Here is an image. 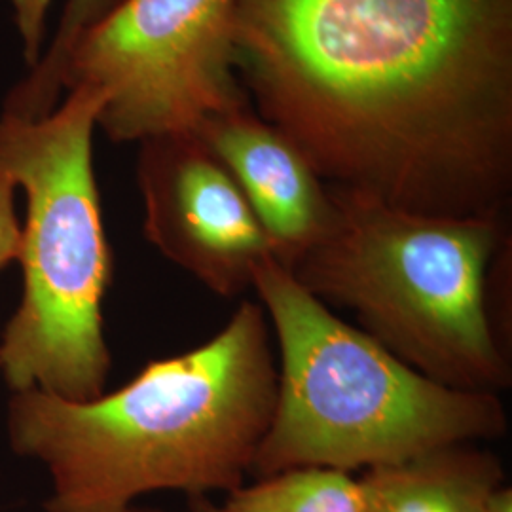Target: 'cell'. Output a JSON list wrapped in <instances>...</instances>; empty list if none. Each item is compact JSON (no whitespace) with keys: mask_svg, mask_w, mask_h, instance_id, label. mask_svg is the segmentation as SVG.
<instances>
[{"mask_svg":"<svg viewBox=\"0 0 512 512\" xmlns=\"http://www.w3.org/2000/svg\"><path fill=\"white\" fill-rule=\"evenodd\" d=\"M236 69L327 186L509 215L512 0H236Z\"/></svg>","mask_w":512,"mask_h":512,"instance_id":"1","label":"cell"},{"mask_svg":"<svg viewBox=\"0 0 512 512\" xmlns=\"http://www.w3.org/2000/svg\"><path fill=\"white\" fill-rule=\"evenodd\" d=\"M270 321L241 302L211 340L150 361L129 384L90 401L40 389L8 406L14 452L42 461L48 512H126L152 492H234L251 473L277 399Z\"/></svg>","mask_w":512,"mask_h":512,"instance_id":"2","label":"cell"},{"mask_svg":"<svg viewBox=\"0 0 512 512\" xmlns=\"http://www.w3.org/2000/svg\"><path fill=\"white\" fill-rule=\"evenodd\" d=\"M253 291L279 346L272 423L256 450V478L294 467L353 473L450 444L503 437L497 393L439 384L342 321L275 258Z\"/></svg>","mask_w":512,"mask_h":512,"instance_id":"3","label":"cell"},{"mask_svg":"<svg viewBox=\"0 0 512 512\" xmlns=\"http://www.w3.org/2000/svg\"><path fill=\"white\" fill-rule=\"evenodd\" d=\"M329 230L291 270L325 306L442 385L501 393L511 353L495 336L486 279L509 215L435 217L329 186Z\"/></svg>","mask_w":512,"mask_h":512,"instance_id":"4","label":"cell"},{"mask_svg":"<svg viewBox=\"0 0 512 512\" xmlns=\"http://www.w3.org/2000/svg\"><path fill=\"white\" fill-rule=\"evenodd\" d=\"M101 107V93L74 86L37 120L0 114V177L27 200L23 300L0 342V370L16 393L67 401L105 393L112 361L101 306L112 253L93 169Z\"/></svg>","mask_w":512,"mask_h":512,"instance_id":"5","label":"cell"},{"mask_svg":"<svg viewBox=\"0 0 512 512\" xmlns=\"http://www.w3.org/2000/svg\"><path fill=\"white\" fill-rule=\"evenodd\" d=\"M74 86L103 95L97 128L114 143L251 107L236 69V0H120L69 55L63 92Z\"/></svg>","mask_w":512,"mask_h":512,"instance_id":"6","label":"cell"},{"mask_svg":"<svg viewBox=\"0 0 512 512\" xmlns=\"http://www.w3.org/2000/svg\"><path fill=\"white\" fill-rule=\"evenodd\" d=\"M139 145L145 238L217 296L253 291L256 268L274 253L228 169L194 131Z\"/></svg>","mask_w":512,"mask_h":512,"instance_id":"7","label":"cell"},{"mask_svg":"<svg viewBox=\"0 0 512 512\" xmlns=\"http://www.w3.org/2000/svg\"><path fill=\"white\" fill-rule=\"evenodd\" d=\"M238 183L274 258L289 272L329 230L330 190L289 137L253 107L205 120L194 131Z\"/></svg>","mask_w":512,"mask_h":512,"instance_id":"8","label":"cell"},{"mask_svg":"<svg viewBox=\"0 0 512 512\" xmlns=\"http://www.w3.org/2000/svg\"><path fill=\"white\" fill-rule=\"evenodd\" d=\"M361 482L370 512H488L505 469L495 454L465 442L366 469Z\"/></svg>","mask_w":512,"mask_h":512,"instance_id":"9","label":"cell"},{"mask_svg":"<svg viewBox=\"0 0 512 512\" xmlns=\"http://www.w3.org/2000/svg\"><path fill=\"white\" fill-rule=\"evenodd\" d=\"M224 512H370L361 478L332 467H294L226 494Z\"/></svg>","mask_w":512,"mask_h":512,"instance_id":"10","label":"cell"},{"mask_svg":"<svg viewBox=\"0 0 512 512\" xmlns=\"http://www.w3.org/2000/svg\"><path fill=\"white\" fill-rule=\"evenodd\" d=\"M120 0H67L57 23L54 37L40 55L37 65L29 69L8 93L2 114L37 120L57 107L63 93V74L74 46L97 21L105 18Z\"/></svg>","mask_w":512,"mask_h":512,"instance_id":"11","label":"cell"},{"mask_svg":"<svg viewBox=\"0 0 512 512\" xmlns=\"http://www.w3.org/2000/svg\"><path fill=\"white\" fill-rule=\"evenodd\" d=\"M10 4L25 61L29 69H33L42 55V46L46 38V19L50 14L52 0H10Z\"/></svg>","mask_w":512,"mask_h":512,"instance_id":"12","label":"cell"},{"mask_svg":"<svg viewBox=\"0 0 512 512\" xmlns=\"http://www.w3.org/2000/svg\"><path fill=\"white\" fill-rule=\"evenodd\" d=\"M16 186L0 177V270L18 260L21 251V224L14 207Z\"/></svg>","mask_w":512,"mask_h":512,"instance_id":"13","label":"cell"},{"mask_svg":"<svg viewBox=\"0 0 512 512\" xmlns=\"http://www.w3.org/2000/svg\"><path fill=\"white\" fill-rule=\"evenodd\" d=\"M488 512H512V490L509 486H501L495 492Z\"/></svg>","mask_w":512,"mask_h":512,"instance_id":"14","label":"cell"},{"mask_svg":"<svg viewBox=\"0 0 512 512\" xmlns=\"http://www.w3.org/2000/svg\"><path fill=\"white\" fill-rule=\"evenodd\" d=\"M188 507L190 512H224L209 499V495H188Z\"/></svg>","mask_w":512,"mask_h":512,"instance_id":"15","label":"cell"},{"mask_svg":"<svg viewBox=\"0 0 512 512\" xmlns=\"http://www.w3.org/2000/svg\"><path fill=\"white\" fill-rule=\"evenodd\" d=\"M126 512H164V511H156V509H141V507H129Z\"/></svg>","mask_w":512,"mask_h":512,"instance_id":"16","label":"cell"}]
</instances>
